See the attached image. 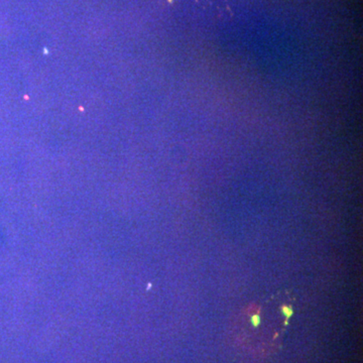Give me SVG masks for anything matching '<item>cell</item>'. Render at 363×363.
<instances>
[{
    "label": "cell",
    "mask_w": 363,
    "mask_h": 363,
    "mask_svg": "<svg viewBox=\"0 0 363 363\" xmlns=\"http://www.w3.org/2000/svg\"><path fill=\"white\" fill-rule=\"evenodd\" d=\"M281 312H283V315H285L286 317H290L292 314H294V309L290 306H283L281 307Z\"/></svg>",
    "instance_id": "1"
},
{
    "label": "cell",
    "mask_w": 363,
    "mask_h": 363,
    "mask_svg": "<svg viewBox=\"0 0 363 363\" xmlns=\"http://www.w3.org/2000/svg\"><path fill=\"white\" fill-rule=\"evenodd\" d=\"M260 322H261V318H260V316L258 314L252 315V317H251V323H252V325L254 326V327L259 326Z\"/></svg>",
    "instance_id": "2"
}]
</instances>
